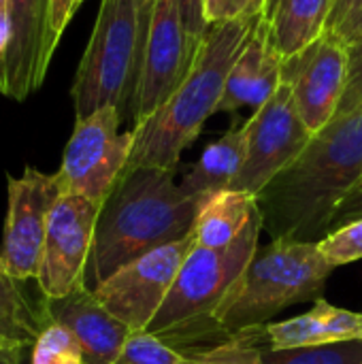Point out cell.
<instances>
[{
  "instance_id": "cell-11",
  "label": "cell",
  "mask_w": 362,
  "mask_h": 364,
  "mask_svg": "<svg viewBox=\"0 0 362 364\" xmlns=\"http://www.w3.org/2000/svg\"><path fill=\"white\" fill-rule=\"evenodd\" d=\"M198 47L186 32L179 2L156 0L130 109L134 124L143 122L173 96L186 79Z\"/></svg>"
},
{
  "instance_id": "cell-23",
  "label": "cell",
  "mask_w": 362,
  "mask_h": 364,
  "mask_svg": "<svg viewBox=\"0 0 362 364\" xmlns=\"http://www.w3.org/2000/svg\"><path fill=\"white\" fill-rule=\"evenodd\" d=\"M262 333L265 328L247 331L215 346L190 352L186 354V364H262V348L258 346V335Z\"/></svg>"
},
{
  "instance_id": "cell-7",
  "label": "cell",
  "mask_w": 362,
  "mask_h": 364,
  "mask_svg": "<svg viewBox=\"0 0 362 364\" xmlns=\"http://www.w3.org/2000/svg\"><path fill=\"white\" fill-rule=\"evenodd\" d=\"M122 119L117 107H105L87 117L75 119L58 171L64 194L85 196L100 205L105 203L126 171L134 143L132 130L119 132Z\"/></svg>"
},
{
  "instance_id": "cell-28",
  "label": "cell",
  "mask_w": 362,
  "mask_h": 364,
  "mask_svg": "<svg viewBox=\"0 0 362 364\" xmlns=\"http://www.w3.org/2000/svg\"><path fill=\"white\" fill-rule=\"evenodd\" d=\"M348 47H350V75L337 115H348L362 109V43Z\"/></svg>"
},
{
  "instance_id": "cell-4",
  "label": "cell",
  "mask_w": 362,
  "mask_h": 364,
  "mask_svg": "<svg viewBox=\"0 0 362 364\" xmlns=\"http://www.w3.org/2000/svg\"><path fill=\"white\" fill-rule=\"evenodd\" d=\"M262 230L258 211L228 247L207 250L196 245L183 260L147 333L164 339L183 354H190V348L196 352L203 343L209 348L230 339L215 324V311L256 254Z\"/></svg>"
},
{
  "instance_id": "cell-19",
  "label": "cell",
  "mask_w": 362,
  "mask_h": 364,
  "mask_svg": "<svg viewBox=\"0 0 362 364\" xmlns=\"http://www.w3.org/2000/svg\"><path fill=\"white\" fill-rule=\"evenodd\" d=\"M256 213V196L245 192L224 190L205 198L194 222L196 245L207 250L228 247L241 237V232Z\"/></svg>"
},
{
  "instance_id": "cell-37",
  "label": "cell",
  "mask_w": 362,
  "mask_h": 364,
  "mask_svg": "<svg viewBox=\"0 0 362 364\" xmlns=\"http://www.w3.org/2000/svg\"><path fill=\"white\" fill-rule=\"evenodd\" d=\"M354 190H362V177H361V181H358V186H356ZM350 194H352V192H350Z\"/></svg>"
},
{
  "instance_id": "cell-6",
  "label": "cell",
  "mask_w": 362,
  "mask_h": 364,
  "mask_svg": "<svg viewBox=\"0 0 362 364\" xmlns=\"http://www.w3.org/2000/svg\"><path fill=\"white\" fill-rule=\"evenodd\" d=\"M139 64L137 2L100 0L96 23L70 90L77 119L105 107H117L124 117L132 109Z\"/></svg>"
},
{
  "instance_id": "cell-27",
  "label": "cell",
  "mask_w": 362,
  "mask_h": 364,
  "mask_svg": "<svg viewBox=\"0 0 362 364\" xmlns=\"http://www.w3.org/2000/svg\"><path fill=\"white\" fill-rule=\"evenodd\" d=\"M269 0H205L207 26L265 17Z\"/></svg>"
},
{
  "instance_id": "cell-8",
  "label": "cell",
  "mask_w": 362,
  "mask_h": 364,
  "mask_svg": "<svg viewBox=\"0 0 362 364\" xmlns=\"http://www.w3.org/2000/svg\"><path fill=\"white\" fill-rule=\"evenodd\" d=\"M243 126L247 134V154L228 190L258 196L303 154L314 134L305 126L292 90L286 83H282Z\"/></svg>"
},
{
  "instance_id": "cell-17",
  "label": "cell",
  "mask_w": 362,
  "mask_h": 364,
  "mask_svg": "<svg viewBox=\"0 0 362 364\" xmlns=\"http://www.w3.org/2000/svg\"><path fill=\"white\" fill-rule=\"evenodd\" d=\"M265 337L273 350L362 339V314L335 307L320 299L309 314L267 324Z\"/></svg>"
},
{
  "instance_id": "cell-13",
  "label": "cell",
  "mask_w": 362,
  "mask_h": 364,
  "mask_svg": "<svg viewBox=\"0 0 362 364\" xmlns=\"http://www.w3.org/2000/svg\"><path fill=\"white\" fill-rule=\"evenodd\" d=\"M348 75L350 47L331 30L301 53L284 58L282 83L292 90L297 109L312 134H318L335 119Z\"/></svg>"
},
{
  "instance_id": "cell-2",
  "label": "cell",
  "mask_w": 362,
  "mask_h": 364,
  "mask_svg": "<svg viewBox=\"0 0 362 364\" xmlns=\"http://www.w3.org/2000/svg\"><path fill=\"white\" fill-rule=\"evenodd\" d=\"M173 177L175 171L126 166L98 213L85 269L87 290H96L139 256L194 230L203 200L186 194Z\"/></svg>"
},
{
  "instance_id": "cell-12",
  "label": "cell",
  "mask_w": 362,
  "mask_h": 364,
  "mask_svg": "<svg viewBox=\"0 0 362 364\" xmlns=\"http://www.w3.org/2000/svg\"><path fill=\"white\" fill-rule=\"evenodd\" d=\"M100 207V203L77 194H62L58 198L49 215L36 273V284L45 299H62L85 288V269Z\"/></svg>"
},
{
  "instance_id": "cell-16",
  "label": "cell",
  "mask_w": 362,
  "mask_h": 364,
  "mask_svg": "<svg viewBox=\"0 0 362 364\" xmlns=\"http://www.w3.org/2000/svg\"><path fill=\"white\" fill-rule=\"evenodd\" d=\"M282 68L284 55L273 43L269 21L260 17L228 73L218 111L233 113L243 107L260 109L280 90Z\"/></svg>"
},
{
  "instance_id": "cell-36",
  "label": "cell",
  "mask_w": 362,
  "mask_h": 364,
  "mask_svg": "<svg viewBox=\"0 0 362 364\" xmlns=\"http://www.w3.org/2000/svg\"><path fill=\"white\" fill-rule=\"evenodd\" d=\"M282 0H269V6H267V13H265V19H269L271 15H273V11L277 9V4H280Z\"/></svg>"
},
{
  "instance_id": "cell-15",
  "label": "cell",
  "mask_w": 362,
  "mask_h": 364,
  "mask_svg": "<svg viewBox=\"0 0 362 364\" xmlns=\"http://www.w3.org/2000/svg\"><path fill=\"white\" fill-rule=\"evenodd\" d=\"M49 322L73 333L83 352V364H113L132 331L109 314L96 294L79 288L62 299H45Z\"/></svg>"
},
{
  "instance_id": "cell-3",
  "label": "cell",
  "mask_w": 362,
  "mask_h": 364,
  "mask_svg": "<svg viewBox=\"0 0 362 364\" xmlns=\"http://www.w3.org/2000/svg\"><path fill=\"white\" fill-rule=\"evenodd\" d=\"M258 19L222 21L207 28L181 85L162 107L132 126L134 143L128 166L177 171L186 147L196 141L205 122L218 113L228 73Z\"/></svg>"
},
{
  "instance_id": "cell-31",
  "label": "cell",
  "mask_w": 362,
  "mask_h": 364,
  "mask_svg": "<svg viewBox=\"0 0 362 364\" xmlns=\"http://www.w3.org/2000/svg\"><path fill=\"white\" fill-rule=\"evenodd\" d=\"M361 218L362 190H354V192L348 194L346 200L339 205V209H337V213H335V220H333V224H331V230L341 228V226H346V224H350V222H354V220H361ZM331 230H329V232H331Z\"/></svg>"
},
{
  "instance_id": "cell-24",
  "label": "cell",
  "mask_w": 362,
  "mask_h": 364,
  "mask_svg": "<svg viewBox=\"0 0 362 364\" xmlns=\"http://www.w3.org/2000/svg\"><path fill=\"white\" fill-rule=\"evenodd\" d=\"M30 364H83V352L68 328L49 322L32 346Z\"/></svg>"
},
{
  "instance_id": "cell-20",
  "label": "cell",
  "mask_w": 362,
  "mask_h": 364,
  "mask_svg": "<svg viewBox=\"0 0 362 364\" xmlns=\"http://www.w3.org/2000/svg\"><path fill=\"white\" fill-rule=\"evenodd\" d=\"M333 0H282L267 19L277 51L292 58L316 43L326 30Z\"/></svg>"
},
{
  "instance_id": "cell-10",
  "label": "cell",
  "mask_w": 362,
  "mask_h": 364,
  "mask_svg": "<svg viewBox=\"0 0 362 364\" xmlns=\"http://www.w3.org/2000/svg\"><path fill=\"white\" fill-rule=\"evenodd\" d=\"M62 194L64 186L58 173L47 175L36 168H26L21 177H9V209L0 245V267L15 279H36L49 215Z\"/></svg>"
},
{
  "instance_id": "cell-9",
  "label": "cell",
  "mask_w": 362,
  "mask_h": 364,
  "mask_svg": "<svg viewBox=\"0 0 362 364\" xmlns=\"http://www.w3.org/2000/svg\"><path fill=\"white\" fill-rule=\"evenodd\" d=\"M194 247L196 237L192 230L183 239L166 243L128 262L92 292L102 307L124 322L132 333L147 331L149 322L162 307L183 260Z\"/></svg>"
},
{
  "instance_id": "cell-32",
  "label": "cell",
  "mask_w": 362,
  "mask_h": 364,
  "mask_svg": "<svg viewBox=\"0 0 362 364\" xmlns=\"http://www.w3.org/2000/svg\"><path fill=\"white\" fill-rule=\"evenodd\" d=\"M362 6V0H333V13L329 19V30L335 32L346 26Z\"/></svg>"
},
{
  "instance_id": "cell-14",
  "label": "cell",
  "mask_w": 362,
  "mask_h": 364,
  "mask_svg": "<svg viewBox=\"0 0 362 364\" xmlns=\"http://www.w3.org/2000/svg\"><path fill=\"white\" fill-rule=\"evenodd\" d=\"M51 0H6V45L0 62V92L26 100L45 77L53 55L49 45Z\"/></svg>"
},
{
  "instance_id": "cell-22",
  "label": "cell",
  "mask_w": 362,
  "mask_h": 364,
  "mask_svg": "<svg viewBox=\"0 0 362 364\" xmlns=\"http://www.w3.org/2000/svg\"><path fill=\"white\" fill-rule=\"evenodd\" d=\"M260 360L262 364H362V339L290 350L262 348Z\"/></svg>"
},
{
  "instance_id": "cell-34",
  "label": "cell",
  "mask_w": 362,
  "mask_h": 364,
  "mask_svg": "<svg viewBox=\"0 0 362 364\" xmlns=\"http://www.w3.org/2000/svg\"><path fill=\"white\" fill-rule=\"evenodd\" d=\"M335 34H339L346 45H356V43H362V6L358 9V13L346 23L341 26L339 30H335Z\"/></svg>"
},
{
  "instance_id": "cell-30",
  "label": "cell",
  "mask_w": 362,
  "mask_h": 364,
  "mask_svg": "<svg viewBox=\"0 0 362 364\" xmlns=\"http://www.w3.org/2000/svg\"><path fill=\"white\" fill-rule=\"evenodd\" d=\"M181 11V21L186 26V32L194 43H203L207 34V17H205V0H177Z\"/></svg>"
},
{
  "instance_id": "cell-35",
  "label": "cell",
  "mask_w": 362,
  "mask_h": 364,
  "mask_svg": "<svg viewBox=\"0 0 362 364\" xmlns=\"http://www.w3.org/2000/svg\"><path fill=\"white\" fill-rule=\"evenodd\" d=\"M23 363V350L6 346L0 341V364H21Z\"/></svg>"
},
{
  "instance_id": "cell-18",
  "label": "cell",
  "mask_w": 362,
  "mask_h": 364,
  "mask_svg": "<svg viewBox=\"0 0 362 364\" xmlns=\"http://www.w3.org/2000/svg\"><path fill=\"white\" fill-rule=\"evenodd\" d=\"M247 154L245 126L230 128L224 136L205 147L196 164L183 177L181 188L186 194L205 200L218 192H224L237 179Z\"/></svg>"
},
{
  "instance_id": "cell-26",
  "label": "cell",
  "mask_w": 362,
  "mask_h": 364,
  "mask_svg": "<svg viewBox=\"0 0 362 364\" xmlns=\"http://www.w3.org/2000/svg\"><path fill=\"white\" fill-rule=\"evenodd\" d=\"M320 252L324 258L337 269L341 264H350L362 258V218L354 220L341 228L331 230L320 243Z\"/></svg>"
},
{
  "instance_id": "cell-1",
  "label": "cell",
  "mask_w": 362,
  "mask_h": 364,
  "mask_svg": "<svg viewBox=\"0 0 362 364\" xmlns=\"http://www.w3.org/2000/svg\"><path fill=\"white\" fill-rule=\"evenodd\" d=\"M362 177V109L337 115L258 196L265 232L320 243Z\"/></svg>"
},
{
  "instance_id": "cell-25",
  "label": "cell",
  "mask_w": 362,
  "mask_h": 364,
  "mask_svg": "<svg viewBox=\"0 0 362 364\" xmlns=\"http://www.w3.org/2000/svg\"><path fill=\"white\" fill-rule=\"evenodd\" d=\"M113 364H186V354L147 331H134Z\"/></svg>"
},
{
  "instance_id": "cell-21",
  "label": "cell",
  "mask_w": 362,
  "mask_h": 364,
  "mask_svg": "<svg viewBox=\"0 0 362 364\" xmlns=\"http://www.w3.org/2000/svg\"><path fill=\"white\" fill-rule=\"evenodd\" d=\"M47 324L45 296L34 301L26 282L15 279L0 267V341L19 350L32 348Z\"/></svg>"
},
{
  "instance_id": "cell-33",
  "label": "cell",
  "mask_w": 362,
  "mask_h": 364,
  "mask_svg": "<svg viewBox=\"0 0 362 364\" xmlns=\"http://www.w3.org/2000/svg\"><path fill=\"white\" fill-rule=\"evenodd\" d=\"M137 2V11H139V43H141V55H143V45L147 38V30L151 23V13H154V4L156 0H134ZM141 68V64H139Z\"/></svg>"
},
{
  "instance_id": "cell-29",
  "label": "cell",
  "mask_w": 362,
  "mask_h": 364,
  "mask_svg": "<svg viewBox=\"0 0 362 364\" xmlns=\"http://www.w3.org/2000/svg\"><path fill=\"white\" fill-rule=\"evenodd\" d=\"M83 0H51L49 2V45L55 51L66 26L81 6Z\"/></svg>"
},
{
  "instance_id": "cell-5",
  "label": "cell",
  "mask_w": 362,
  "mask_h": 364,
  "mask_svg": "<svg viewBox=\"0 0 362 364\" xmlns=\"http://www.w3.org/2000/svg\"><path fill=\"white\" fill-rule=\"evenodd\" d=\"M335 267L318 243L290 237L258 245L256 254L224 296L215 324L226 337L265 328L267 322L299 303L320 301Z\"/></svg>"
}]
</instances>
